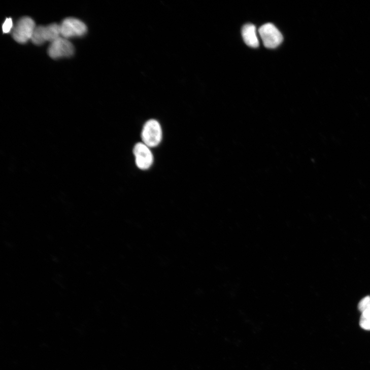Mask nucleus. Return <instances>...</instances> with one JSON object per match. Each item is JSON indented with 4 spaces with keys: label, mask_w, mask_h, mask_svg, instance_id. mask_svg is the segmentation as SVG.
<instances>
[{
    "label": "nucleus",
    "mask_w": 370,
    "mask_h": 370,
    "mask_svg": "<svg viewBox=\"0 0 370 370\" xmlns=\"http://www.w3.org/2000/svg\"><path fill=\"white\" fill-rule=\"evenodd\" d=\"M60 36V25L53 23L46 26H36L31 40L34 45L40 46L48 41L52 43Z\"/></svg>",
    "instance_id": "obj_1"
},
{
    "label": "nucleus",
    "mask_w": 370,
    "mask_h": 370,
    "mask_svg": "<svg viewBox=\"0 0 370 370\" xmlns=\"http://www.w3.org/2000/svg\"><path fill=\"white\" fill-rule=\"evenodd\" d=\"M143 143L150 148L158 146L162 137L160 123L155 119L148 120L143 127L142 134Z\"/></svg>",
    "instance_id": "obj_2"
},
{
    "label": "nucleus",
    "mask_w": 370,
    "mask_h": 370,
    "mask_svg": "<svg viewBox=\"0 0 370 370\" xmlns=\"http://www.w3.org/2000/svg\"><path fill=\"white\" fill-rule=\"evenodd\" d=\"M35 21L30 17L21 18L13 28L12 36L16 42L26 44L29 40H31L36 28Z\"/></svg>",
    "instance_id": "obj_3"
},
{
    "label": "nucleus",
    "mask_w": 370,
    "mask_h": 370,
    "mask_svg": "<svg viewBox=\"0 0 370 370\" xmlns=\"http://www.w3.org/2000/svg\"><path fill=\"white\" fill-rule=\"evenodd\" d=\"M61 36L66 39L84 36L87 32L86 25L74 18L65 19L60 25Z\"/></svg>",
    "instance_id": "obj_4"
},
{
    "label": "nucleus",
    "mask_w": 370,
    "mask_h": 370,
    "mask_svg": "<svg viewBox=\"0 0 370 370\" xmlns=\"http://www.w3.org/2000/svg\"><path fill=\"white\" fill-rule=\"evenodd\" d=\"M259 32L264 46L268 49H275L283 41V36L278 28L272 23H266L261 26Z\"/></svg>",
    "instance_id": "obj_5"
},
{
    "label": "nucleus",
    "mask_w": 370,
    "mask_h": 370,
    "mask_svg": "<svg viewBox=\"0 0 370 370\" xmlns=\"http://www.w3.org/2000/svg\"><path fill=\"white\" fill-rule=\"evenodd\" d=\"M74 47L66 38L60 37L53 41L48 49V53L53 59L70 57L74 54Z\"/></svg>",
    "instance_id": "obj_6"
},
{
    "label": "nucleus",
    "mask_w": 370,
    "mask_h": 370,
    "mask_svg": "<svg viewBox=\"0 0 370 370\" xmlns=\"http://www.w3.org/2000/svg\"><path fill=\"white\" fill-rule=\"evenodd\" d=\"M133 154L137 167L141 170L149 169L153 162V156L150 149L143 143H138L134 147Z\"/></svg>",
    "instance_id": "obj_7"
},
{
    "label": "nucleus",
    "mask_w": 370,
    "mask_h": 370,
    "mask_svg": "<svg viewBox=\"0 0 370 370\" xmlns=\"http://www.w3.org/2000/svg\"><path fill=\"white\" fill-rule=\"evenodd\" d=\"M242 35L245 43L248 46L257 48L259 43L257 36L256 26L252 24H246L242 29Z\"/></svg>",
    "instance_id": "obj_8"
},
{
    "label": "nucleus",
    "mask_w": 370,
    "mask_h": 370,
    "mask_svg": "<svg viewBox=\"0 0 370 370\" xmlns=\"http://www.w3.org/2000/svg\"><path fill=\"white\" fill-rule=\"evenodd\" d=\"M359 324L364 330H370V309L362 313Z\"/></svg>",
    "instance_id": "obj_9"
},
{
    "label": "nucleus",
    "mask_w": 370,
    "mask_h": 370,
    "mask_svg": "<svg viewBox=\"0 0 370 370\" xmlns=\"http://www.w3.org/2000/svg\"><path fill=\"white\" fill-rule=\"evenodd\" d=\"M370 309V297L367 296L363 298L358 304V309L361 312Z\"/></svg>",
    "instance_id": "obj_10"
},
{
    "label": "nucleus",
    "mask_w": 370,
    "mask_h": 370,
    "mask_svg": "<svg viewBox=\"0 0 370 370\" xmlns=\"http://www.w3.org/2000/svg\"><path fill=\"white\" fill-rule=\"evenodd\" d=\"M13 28V22L12 19L11 18H7L3 25V30L4 32L6 33H9Z\"/></svg>",
    "instance_id": "obj_11"
}]
</instances>
